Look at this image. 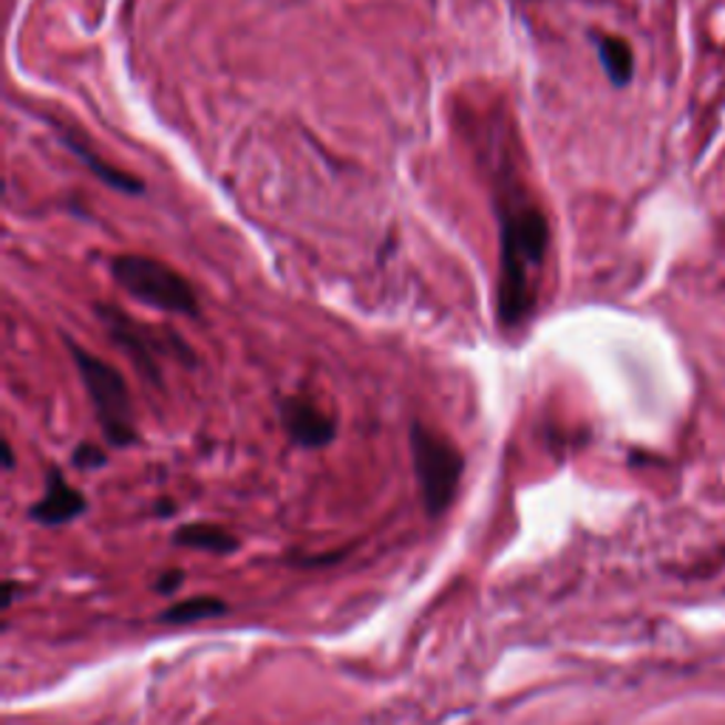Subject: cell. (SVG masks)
<instances>
[{"instance_id":"7a4b0ae2","label":"cell","mask_w":725,"mask_h":725,"mask_svg":"<svg viewBox=\"0 0 725 725\" xmlns=\"http://www.w3.org/2000/svg\"><path fill=\"white\" fill-rule=\"evenodd\" d=\"M94 315L100 318L111 341L123 349L131 358V363L139 369L142 377L151 380L154 385H159L162 360H176V363L196 366V354H193L190 343L182 334H176L174 329L151 327V323L136 321L125 309L105 301L94 303Z\"/></svg>"},{"instance_id":"8fae6325","label":"cell","mask_w":725,"mask_h":725,"mask_svg":"<svg viewBox=\"0 0 725 725\" xmlns=\"http://www.w3.org/2000/svg\"><path fill=\"white\" fill-rule=\"evenodd\" d=\"M227 615V603L219 601V598H210V595H196V598H187V601H179L174 603L170 610L162 615V621L165 623H196V621H205V618H221Z\"/></svg>"},{"instance_id":"277c9868","label":"cell","mask_w":725,"mask_h":725,"mask_svg":"<svg viewBox=\"0 0 725 725\" xmlns=\"http://www.w3.org/2000/svg\"><path fill=\"white\" fill-rule=\"evenodd\" d=\"M108 272L134 301L148 303L162 312H174V315H199V298L193 292L190 281L165 261L123 252V256L111 258Z\"/></svg>"},{"instance_id":"8992f818","label":"cell","mask_w":725,"mask_h":725,"mask_svg":"<svg viewBox=\"0 0 725 725\" xmlns=\"http://www.w3.org/2000/svg\"><path fill=\"white\" fill-rule=\"evenodd\" d=\"M281 423L289 439L301 448H327L338 434V425L327 411L303 397H289L281 403Z\"/></svg>"},{"instance_id":"5b68a950","label":"cell","mask_w":725,"mask_h":725,"mask_svg":"<svg viewBox=\"0 0 725 725\" xmlns=\"http://www.w3.org/2000/svg\"><path fill=\"white\" fill-rule=\"evenodd\" d=\"M408 443L425 514L443 516L450 507V501H454L456 490H459V481H463V454L439 431L428 428L423 423L411 425Z\"/></svg>"},{"instance_id":"6da1fadb","label":"cell","mask_w":725,"mask_h":725,"mask_svg":"<svg viewBox=\"0 0 725 725\" xmlns=\"http://www.w3.org/2000/svg\"><path fill=\"white\" fill-rule=\"evenodd\" d=\"M547 247H550V225L541 207H536L527 196L501 201L496 318L505 329L525 327L534 312V270L545 263Z\"/></svg>"},{"instance_id":"30bf717a","label":"cell","mask_w":725,"mask_h":725,"mask_svg":"<svg viewBox=\"0 0 725 725\" xmlns=\"http://www.w3.org/2000/svg\"><path fill=\"white\" fill-rule=\"evenodd\" d=\"M174 541L187 550H201L213 552V556H227V552L238 550L236 536H230L225 527L207 525V521H196V525L179 527L174 534Z\"/></svg>"},{"instance_id":"52a82bcc","label":"cell","mask_w":725,"mask_h":725,"mask_svg":"<svg viewBox=\"0 0 725 725\" xmlns=\"http://www.w3.org/2000/svg\"><path fill=\"white\" fill-rule=\"evenodd\" d=\"M85 507H89L85 505V496L80 494L74 485H69L58 468H52L49 470V479H45L43 496H40L38 505L29 510V516H32L38 525L60 527L71 525L77 516H83Z\"/></svg>"},{"instance_id":"7c38bea8","label":"cell","mask_w":725,"mask_h":725,"mask_svg":"<svg viewBox=\"0 0 725 725\" xmlns=\"http://www.w3.org/2000/svg\"><path fill=\"white\" fill-rule=\"evenodd\" d=\"M71 459H74V465H77V468L89 470V468H103L108 456H105L103 450L96 448V445L83 443V445H77V448H74V456H71Z\"/></svg>"},{"instance_id":"3957f363","label":"cell","mask_w":725,"mask_h":725,"mask_svg":"<svg viewBox=\"0 0 725 725\" xmlns=\"http://www.w3.org/2000/svg\"><path fill=\"white\" fill-rule=\"evenodd\" d=\"M65 349L71 352V360L77 366L80 380L85 385V394L91 400V408L96 414V423L103 428L105 439L116 448H128L136 443L134 425V403H131L128 383L111 363L103 358L91 354L89 349L80 346L77 341L65 338Z\"/></svg>"},{"instance_id":"9c48e42d","label":"cell","mask_w":725,"mask_h":725,"mask_svg":"<svg viewBox=\"0 0 725 725\" xmlns=\"http://www.w3.org/2000/svg\"><path fill=\"white\" fill-rule=\"evenodd\" d=\"M598 45V60H601V69L607 74L615 89H626L635 74V54H632V45L623 38H615V34H601L595 40Z\"/></svg>"},{"instance_id":"4fadbf2b","label":"cell","mask_w":725,"mask_h":725,"mask_svg":"<svg viewBox=\"0 0 725 725\" xmlns=\"http://www.w3.org/2000/svg\"><path fill=\"white\" fill-rule=\"evenodd\" d=\"M182 584H185V576H182V572H165V576H159V581H156V592H176Z\"/></svg>"},{"instance_id":"5bb4252c","label":"cell","mask_w":725,"mask_h":725,"mask_svg":"<svg viewBox=\"0 0 725 725\" xmlns=\"http://www.w3.org/2000/svg\"><path fill=\"white\" fill-rule=\"evenodd\" d=\"M3 465H7V470L14 468V454H12V443H9V439H3Z\"/></svg>"},{"instance_id":"ba28073f","label":"cell","mask_w":725,"mask_h":725,"mask_svg":"<svg viewBox=\"0 0 725 725\" xmlns=\"http://www.w3.org/2000/svg\"><path fill=\"white\" fill-rule=\"evenodd\" d=\"M54 131H58L60 142H63L65 148H69L71 154L77 156V159L83 162V165L89 167L91 174H94L100 182H105V185L114 187V190L128 193V196H139V193L145 190L142 179H136V176L125 174V170H120V167H114V165H108V162L100 159V156H96V151H91L89 142H85L80 134H74L71 128H65L63 123H54Z\"/></svg>"}]
</instances>
